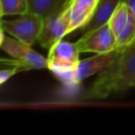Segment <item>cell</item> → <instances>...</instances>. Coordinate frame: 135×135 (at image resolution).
<instances>
[{
  "label": "cell",
  "instance_id": "cell-1",
  "mask_svg": "<svg viewBox=\"0 0 135 135\" xmlns=\"http://www.w3.org/2000/svg\"><path fill=\"white\" fill-rule=\"evenodd\" d=\"M135 87V41L121 49L108 67L83 93V99H103Z\"/></svg>",
  "mask_w": 135,
  "mask_h": 135
},
{
  "label": "cell",
  "instance_id": "cell-2",
  "mask_svg": "<svg viewBox=\"0 0 135 135\" xmlns=\"http://www.w3.org/2000/svg\"><path fill=\"white\" fill-rule=\"evenodd\" d=\"M81 54L77 43L59 40L49 48L48 69L65 84H75V73Z\"/></svg>",
  "mask_w": 135,
  "mask_h": 135
},
{
  "label": "cell",
  "instance_id": "cell-3",
  "mask_svg": "<svg viewBox=\"0 0 135 135\" xmlns=\"http://www.w3.org/2000/svg\"><path fill=\"white\" fill-rule=\"evenodd\" d=\"M0 47L11 58H1V63L7 67H17L21 71L47 69V58L40 55L31 47L14 37H9L1 29Z\"/></svg>",
  "mask_w": 135,
  "mask_h": 135
},
{
  "label": "cell",
  "instance_id": "cell-4",
  "mask_svg": "<svg viewBox=\"0 0 135 135\" xmlns=\"http://www.w3.org/2000/svg\"><path fill=\"white\" fill-rule=\"evenodd\" d=\"M44 21L45 19L43 17L28 12L17 19L3 20L1 21V29L7 34L32 46L35 42H38Z\"/></svg>",
  "mask_w": 135,
  "mask_h": 135
},
{
  "label": "cell",
  "instance_id": "cell-5",
  "mask_svg": "<svg viewBox=\"0 0 135 135\" xmlns=\"http://www.w3.org/2000/svg\"><path fill=\"white\" fill-rule=\"evenodd\" d=\"M70 10L68 1L57 12L45 18L38 43L43 48L49 49L54 44L69 34Z\"/></svg>",
  "mask_w": 135,
  "mask_h": 135
},
{
  "label": "cell",
  "instance_id": "cell-6",
  "mask_svg": "<svg viewBox=\"0 0 135 135\" xmlns=\"http://www.w3.org/2000/svg\"><path fill=\"white\" fill-rule=\"evenodd\" d=\"M76 43L81 53L103 54L117 48V36L108 23H105L89 33L83 34Z\"/></svg>",
  "mask_w": 135,
  "mask_h": 135
},
{
  "label": "cell",
  "instance_id": "cell-7",
  "mask_svg": "<svg viewBox=\"0 0 135 135\" xmlns=\"http://www.w3.org/2000/svg\"><path fill=\"white\" fill-rule=\"evenodd\" d=\"M122 48H115L103 54H95L91 57L85 58L80 61L75 73V84H79L88 77L99 74L105 70L119 55Z\"/></svg>",
  "mask_w": 135,
  "mask_h": 135
},
{
  "label": "cell",
  "instance_id": "cell-8",
  "mask_svg": "<svg viewBox=\"0 0 135 135\" xmlns=\"http://www.w3.org/2000/svg\"><path fill=\"white\" fill-rule=\"evenodd\" d=\"M100 0H68L70 10L69 33L88 25Z\"/></svg>",
  "mask_w": 135,
  "mask_h": 135
},
{
  "label": "cell",
  "instance_id": "cell-9",
  "mask_svg": "<svg viewBox=\"0 0 135 135\" xmlns=\"http://www.w3.org/2000/svg\"><path fill=\"white\" fill-rule=\"evenodd\" d=\"M120 1L121 0H100L92 20L84 28L83 34L89 33L108 22L109 18Z\"/></svg>",
  "mask_w": 135,
  "mask_h": 135
},
{
  "label": "cell",
  "instance_id": "cell-10",
  "mask_svg": "<svg viewBox=\"0 0 135 135\" xmlns=\"http://www.w3.org/2000/svg\"><path fill=\"white\" fill-rule=\"evenodd\" d=\"M68 0H28L29 12H32L44 19L57 12Z\"/></svg>",
  "mask_w": 135,
  "mask_h": 135
},
{
  "label": "cell",
  "instance_id": "cell-11",
  "mask_svg": "<svg viewBox=\"0 0 135 135\" xmlns=\"http://www.w3.org/2000/svg\"><path fill=\"white\" fill-rule=\"evenodd\" d=\"M129 20V10L127 4L124 1H120L118 4L117 8L113 11L111 17L108 20V25L110 26L111 30L118 37L122 31L126 28Z\"/></svg>",
  "mask_w": 135,
  "mask_h": 135
},
{
  "label": "cell",
  "instance_id": "cell-12",
  "mask_svg": "<svg viewBox=\"0 0 135 135\" xmlns=\"http://www.w3.org/2000/svg\"><path fill=\"white\" fill-rule=\"evenodd\" d=\"M29 12L28 0H0V17L21 16Z\"/></svg>",
  "mask_w": 135,
  "mask_h": 135
},
{
  "label": "cell",
  "instance_id": "cell-13",
  "mask_svg": "<svg viewBox=\"0 0 135 135\" xmlns=\"http://www.w3.org/2000/svg\"><path fill=\"white\" fill-rule=\"evenodd\" d=\"M135 41V19L129 16V22L126 28L117 37V47L124 48Z\"/></svg>",
  "mask_w": 135,
  "mask_h": 135
},
{
  "label": "cell",
  "instance_id": "cell-14",
  "mask_svg": "<svg viewBox=\"0 0 135 135\" xmlns=\"http://www.w3.org/2000/svg\"><path fill=\"white\" fill-rule=\"evenodd\" d=\"M18 72H21V70L17 67H7L6 69H2L0 71V84H4Z\"/></svg>",
  "mask_w": 135,
  "mask_h": 135
},
{
  "label": "cell",
  "instance_id": "cell-15",
  "mask_svg": "<svg viewBox=\"0 0 135 135\" xmlns=\"http://www.w3.org/2000/svg\"><path fill=\"white\" fill-rule=\"evenodd\" d=\"M126 2L128 8L129 10V16L133 19H135V0H122Z\"/></svg>",
  "mask_w": 135,
  "mask_h": 135
}]
</instances>
